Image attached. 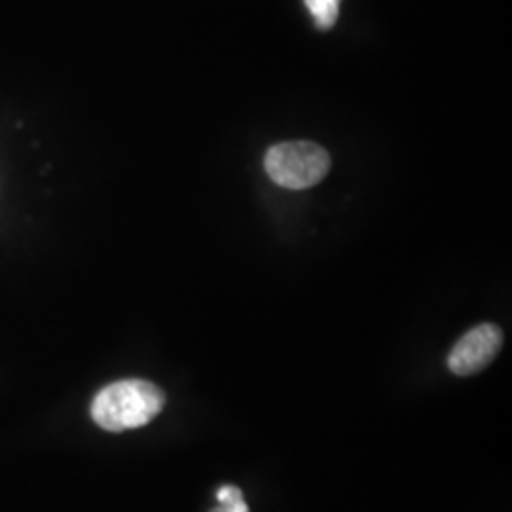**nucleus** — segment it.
Wrapping results in <instances>:
<instances>
[{
	"instance_id": "f03ea898",
	"label": "nucleus",
	"mask_w": 512,
	"mask_h": 512,
	"mask_svg": "<svg viewBox=\"0 0 512 512\" xmlns=\"http://www.w3.org/2000/svg\"><path fill=\"white\" fill-rule=\"evenodd\" d=\"M264 165L274 183L289 190H304L329 173L330 158L325 148L310 141H296L270 148Z\"/></svg>"
},
{
	"instance_id": "423d86ee",
	"label": "nucleus",
	"mask_w": 512,
	"mask_h": 512,
	"mask_svg": "<svg viewBox=\"0 0 512 512\" xmlns=\"http://www.w3.org/2000/svg\"><path fill=\"white\" fill-rule=\"evenodd\" d=\"M211 512H228L226 511V507H222V505H220L219 509H213V511Z\"/></svg>"
},
{
	"instance_id": "7ed1b4c3",
	"label": "nucleus",
	"mask_w": 512,
	"mask_h": 512,
	"mask_svg": "<svg viewBox=\"0 0 512 512\" xmlns=\"http://www.w3.org/2000/svg\"><path fill=\"white\" fill-rule=\"evenodd\" d=\"M503 346V334L495 325H480L469 330L448 357V368L456 376H473L495 359Z\"/></svg>"
},
{
	"instance_id": "39448f33",
	"label": "nucleus",
	"mask_w": 512,
	"mask_h": 512,
	"mask_svg": "<svg viewBox=\"0 0 512 512\" xmlns=\"http://www.w3.org/2000/svg\"><path fill=\"white\" fill-rule=\"evenodd\" d=\"M238 499H243V494H241V490L236 488V486H222L219 492H217V501H219L220 505L234 503Z\"/></svg>"
},
{
	"instance_id": "f257e3e1",
	"label": "nucleus",
	"mask_w": 512,
	"mask_h": 512,
	"mask_svg": "<svg viewBox=\"0 0 512 512\" xmlns=\"http://www.w3.org/2000/svg\"><path fill=\"white\" fill-rule=\"evenodd\" d=\"M165 404L164 391L145 380L110 384L93 399V421L110 433L143 427L154 420Z\"/></svg>"
},
{
	"instance_id": "20e7f679",
	"label": "nucleus",
	"mask_w": 512,
	"mask_h": 512,
	"mask_svg": "<svg viewBox=\"0 0 512 512\" xmlns=\"http://www.w3.org/2000/svg\"><path fill=\"white\" fill-rule=\"evenodd\" d=\"M306 8L321 31L330 29L340 16V0H304Z\"/></svg>"
}]
</instances>
